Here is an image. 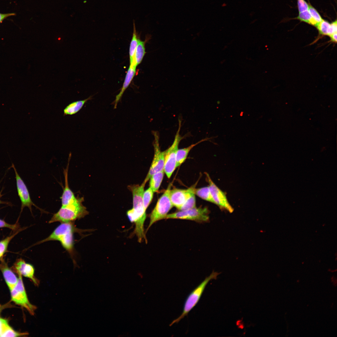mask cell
<instances>
[{
    "mask_svg": "<svg viewBox=\"0 0 337 337\" xmlns=\"http://www.w3.org/2000/svg\"><path fill=\"white\" fill-rule=\"evenodd\" d=\"M309 4L308 11L312 18L316 23L317 26L318 24L322 21L323 19L317 10L310 4Z\"/></svg>",
    "mask_w": 337,
    "mask_h": 337,
    "instance_id": "obj_28",
    "label": "cell"
},
{
    "mask_svg": "<svg viewBox=\"0 0 337 337\" xmlns=\"http://www.w3.org/2000/svg\"><path fill=\"white\" fill-rule=\"evenodd\" d=\"M15 14L14 13H0V23L7 17L11 16H14Z\"/></svg>",
    "mask_w": 337,
    "mask_h": 337,
    "instance_id": "obj_34",
    "label": "cell"
},
{
    "mask_svg": "<svg viewBox=\"0 0 337 337\" xmlns=\"http://www.w3.org/2000/svg\"><path fill=\"white\" fill-rule=\"evenodd\" d=\"M84 201L83 197H78L74 202L67 205L61 206L58 211L53 214L48 222H74L76 220L83 218L89 213L82 204Z\"/></svg>",
    "mask_w": 337,
    "mask_h": 337,
    "instance_id": "obj_2",
    "label": "cell"
},
{
    "mask_svg": "<svg viewBox=\"0 0 337 337\" xmlns=\"http://www.w3.org/2000/svg\"><path fill=\"white\" fill-rule=\"evenodd\" d=\"M27 335V333H20L17 332L9 326L4 332L1 337H17Z\"/></svg>",
    "mask_w": 337,
    "mask_h": 337,
    "instance_id": "obj_29",
    "label": "cell"
},
{
    "mask_svg": "<svg viewBox=\"0 0 337 337\" xmlns=\"http://www.w3.org/2000/svg\"><path fill=\"white\" fill-rule=\"evenodd\" d=\"M136 66L134 64L129 65L121 89L119 93L116 96L114 102V109L116 108L118 102L120 100L125 91L128 87L135 76Z\"/></svg>",
    "mask_w": 337,
    "mask_h": 337,
    "instance_id": "obj_16",
    "label": "cell"
},
{
    "mask_svg": "<svg viewBox=\"0 0 337 337\" xmlns=\"http://www.w3.org/2000/svg\"><path fill=\"white\" fill-rule=\"evenodd\" d=\"M164 171L163 170L153 174L150 178L149 186L154 192L158 191L163 180Z\"/></svg>",
    "mask_w": 337,
    "mask_h": 337,
    "instance_id": "obj_21",
    "label": "cell"
},
{
    "mask_svg": "<svg viewBox=\"0 0 337 337\" xmlns=\"http://www.w3.org/2000/svg\"><path fill=\"white\" fill-rule=\"evenodd\" d=\"M194 193L202 199L214 203L208 186L198 188H194Z\"/></svg>",
    "mask_w": 337,
    "mask_h": 337,
    "instance_id": "obj_22",
    "label": "cell"
},
{
    "mask_svg": "<svg viewBox=\"0 0 337 337\" xmlns=\"http://www.w3.org/2000/svg\"><path fill=\"white\" fill-rule=\"evenodd\" d=\"M0 269L2 273L6 282L11 291L17 283L18 277H17L3 260L1 261L0 262Z\"/></svg>",
    "mask_w": 337,
    "mask_h": 337,
    "instance_id": "obj_15",
    "label": "cell"
},
{
    "mask_svg": "<svg viewBox=\"0 0 337 337\" xmlns=\"http://www.w3.org/2000/svg\"><path fill=\"white\" fill-rule=\"evenodd\" d=\"M145 184L143 182L140 185L135 184L128 186L129 189L132 193L133 208L144 207L143 195Z\"/></svg>",
    "mask_w": 337,
    "mask_h": 337,
    "instance_id": "obj_14",
    "label": "cell"
},
{
    "mask_svg": "<svg viewBox=\"0 0 337 337\" xmlns=\"http://www.w3.org/2000/svg\"><path fill=\"white\" fill-rule=\"evenodd\" d=\"M297 4L299 13L308 10L309 4L305 0H297Z\"/></svg>",
    "mask_w": 337,
    "mask_h": 337,
    "instance_id": "obj_30",
    "label": "cell"
},
{
    "mask_svg": "<svg viewBox=\"0 0 337 337\" xmlns=\"http://www.w3.org/2000/svg\"><path fill=\"white\" fill-rule=\"evenodd\" d=\"M13 168L15 174L17 188L18 196L21 203V209L22 211L25 207H27L32 212V205L37 207L32 201L27 188L24 182L18 174L14 164Z\"/></svg>",
    "mask_w": 337,
    "mask_h": 337,
    "instance_id": "obj_10",
    "label": "cell"
},
{
    "mask_svg": "<svg viewBox=\"0 0 337 337\" xmlns=\"http://www.w3.org/2000/svg\"><path fill=\"white\" fill-rule=\"evenodd\" d=\"M85 2H86L85 1H84V3H85Z\"/></svg>",
    "mask_w": 337,
    "mask_h": 337,
    "instance_id": "obj_37",
    "label": "cell"
},
{
    "mask_svg": "<svg viewBox=\"0 0 337 337\" xmlns=\"http://www.w3.org/2000/svg\"><path fill=\"white\" fill-rule=\"evenodd\" d=\"M330 23L328 21L323 19L317 25L316 27L320 33L322 35H330Z\"/></svg>",
    "mask_w": 337,
    "mask_h": 337,
    "instance_id": "obj_24",
    "label": "cell"
},
{
    "mask_svg": "<svg viewBox=\"0 0 337 337\" xmlns=\"http://www.w3.org/2000/svg\"><path fill=\"white\" fill-rule=\"evenodd\" d=\"M19 231L16 232L14 234L0 241V255L2 256L7 250L8 245L11 240Z\"/></svg>",
    "mask_w": 337,
    "mask_h": 337,
    "instance_id": "obj_27",
    "label": "cell"
},
{
    "mask_svg": "<svg viewBox=\"0 0 337 337\" xmlns=\"http://www.w3.org/2000/svg\"><path fill=\"white\" fill-rule=\"evenodd\" d=\"M337 20L332 22L330 23V36L331 34L337 32Z\"/></svg>",
    "mask_w": 337,
    "mask_h": 337,
    "instance_id": "obj_33",
    "label": "cell"
},
{
    "mask_svg": "<svg viewBox=\"0 0 337 337\" xmlns=\"http://www.w3.org/2000/svg\"><path fill=\"white\" fill-rule=\"evenodd\" d=\"M193 187L187 189L174 188L170 189L169 197L173 207L179 210L189 195Z\"/></svg>",
    "mask_w": 337,
    "mask_h": 337,
    "instance_id": "obj_11",
    "label": "cell"
},
{
    "mask_svg": "<svg viewBox=\"0 0 337 337\" xmlns=\"http://www.w3.org/2000/svg\"><path fill=\"white\" fill-rule=\"evenodd\" d=\"M208 139H202L197 142L191 144L187 147L178 149L176 156V168L179 166L186 160L190 150L195 146L205 141Z\"/></svg>",
    "mask_w": 337,
    "mask_h": 337,
    "instance_id": "obj_17",
    "label": "cell"
},
{
    "mask_svg": "<svg viewBox=\"0 0 337 337\" xmlns=\"http://www.w3.org/2000/svg\"><path fill=\"white\" fill-rule=\"evenodd\" d=\"M337 32L334 33L330 36H329L331 39V40L334 42H337Z\"/></svg>",
    "mask_w": 337,
    "mask_h": 337,
    "instance_id": "obj_35",
    "label": "cell"
},
{
    "mask_svg": "<svg viewBox=\"0 0 337 337\" xmlns=\"http://www.w3.org/2000/svg\"><path fill=\"white\" fill-rule=\"evenodd\" d=\"M1 227H7L12 230H15L17 228V226L16 225L9 224L0 219V228Z\"/></svg>",
    "mask_w": 337,
    "mask_h": 337,
    "instance_id": "obj_32",
    "label": "cell"
},
{
    "mask_svg": "<svg viewBox=\"0 0 337 337\" xmlns=\"http://www.w3.org/2000/svg\"><path fill=\"white\" fill-rule=\"evenodd\" d=\"M14 267L18 275L30 279L37 286L39 285V281L34 276L35 269L32 265L26 263L24 260L20 259L15 263Z\"/></svg>",
    "mask_w": 337,
    "mask_h": 337,
    "instance_id": "obj_12",
    "label": "cell"
},
{
    "mask_svg": "<svg viewBox=\"0 0 337 337\" xmlns=\"http://www.w3.org/2000/svg\"><path fill=\"white\" fill-rule=\"evenodd\" d=\"M194 188H193L189 195L179 211L186 210L196 207V199L194 193Z\"/></svg>",
    "mask_w": 337,
    "mask_h": 337,
    "instance_id": "obj_23",
    "label": "cell"
},
{
    "mask_svg": "<svg viewBox=\"0 0 337 337\" xmlns=\"http://www.w3.org/2000/svg\"><path fill=\"white\" fill-rule=\"evenodd\" d=\"M10 291L12 300L16 304L26 309L32 315H33L37 307L29 301L22 280V276L18 275V282Z\"/></svg>",
    "mask_w": 337,
    "mask_h": 337,
    "instance_id": "obj_7",
    "label": "cell"
},
{
    "mask_svg": "<svg viewBox=\"0 0 337 337\" xmlns=\"http://www.w3.org/2000/svg\"><path fill=\"white\" fill-rule=\"evenodd\" d=\"M9 326L7 320L0 318V337H1L4 332Z\"/></svg>",
    "mask_w": 337,
    "mask_h": 337,
    "instance_id": "obj_31",
    "label": "cell"
},
{
    "mask_svg": "<svg viewBox=\"0 0 337 337\" xmlns=\"http://www.w3.org/2000/svg\"><path fill=\"white\" fill-rule=\"evenodd\" d=\"M171 185L168 186L164 193L158 200L150 216L149 223L146 232L156 222L165 219L168 212L173 207L169 197Z\"/></svg>",
    "mask_w": 337,
    "mask_h": 337,
    "instance_id": "obj_4",
    "label": "cell"
},
{
    "mask_svg": "<svg viewBox=\"0 0 337 337\" xmlns=\"http://www.w3.org/2000/svg\"><path fill=\"white\" fill-rule=\"evenodd\" d=\"M154 193L150 187L144 192L143 195V203L144 208L146 210L152 201Z\"/></svg>",
    "mask_w": 337,
    "mask_h": 337,
    "instance_id": "obj_26",
    "label": "cell"
},
{
    "mask_svg": "<svg viewBox=\"0 0 337 337\" xmlns=\"http://www.w3.org/2000/svg\"><path fill=\"white\" fill-rule=\"evenodd\" d=\"M178 127L171 146L165 151L164 171L167 176L170 178L176 168L177 153L178 146L183 137L180 134L181 121L179 120Z\"/></svg>",
    "mask_w": 337,
    "mask_h": 337,
    "instance_id": "obj_5",
    "label": "cell"
},
{
    "mask_svg": "<svg viewBox=\"0 0 337 337\" xmlns=\"http://www.w3.org/2000/svg\"><path fill=\"white\" fill-rule=\"evenodd\" d=\"M1 202V200H0V203Z\"/></svg>",
    "mask_w": 337,
    "mask_h": 337,
    "instance_id": "obj_39",
    "label": "cell"
},
{
    "mask_svg": "<svg viewBox=\"0 0 337 337\" xmlns=\"http://www.w3.org/2000/svg\"><path fill=\"white\" fill-rule=\"evenodd\" d=\"M296 18L316 27L317 26V24L312 18L308 10L299 12Z\"/></svg>",
    "mask_w": 337,
    "mask_h": 337,
    "instance_id": "obj_25",
    "label": "cell"
},
{
    "mask_svg": "<svg viewBox=\"0 0 337 337\" xmlns=\"http://www.w3.org/2000/svg\"><path fill=\"white\" fill-rule=\"evenodd\" d=\"M85 231L76 227L74 222H62L48 237L38 242L36 244L51 241H58L69 254L74 262V234L76 232L81 233Z\"/></svg>",
    "mask_w": 337,
    "mask_h": 337,
    "instance_id": "obj_1",
    "label": "cell"
},
{
    "mask_svg": "<svg viewBox=\"0 0 337 337\" xmlns=\"http://www.w3.org/2000/svg\"><path fill=\"white\" fill-rule=\"evenodd\" d=\"M219 274V273L212 272L190 293L185 301L182 313L178 318L172 321L169 326L178 323L185 316L187 315L188 313L198 303L208 282L211 280L216 279Z\"/></svg>",
    "mask_w": 337,
    "mask_h": 337,
    "instance_id": "obj_3",
    "label": "cell"
},
{
    "mask_svg": "<svg viewBox=\"0 0 337 337\" xmlns=\"http://www.w3.org/2000/svg\"><path fill=\"white\" fill-rule=\"evenodd\" d=\"M71 155H69L68 163L66 168L63 170L65 177V185L61 197V206H65L74 202L76 199L74 193L70 188L68 182V171Z\"/></svg>",
    "mask_w": 337,
    "mask_h": 337,
    "instance_id": "obj_13",
    "label": "cell"
},
{
    "mask_svg": "<svg viewBox=\"0 0 337 337\" xmlns=\"http://www.w3.org/2000/svg\"><path fill=\"white\" fill-rule=\"evenodd\" d=\"M1 256H1L0 255V257H1Z\"/></svg>",
    "mask_w": 337,
    "mask_h": 337,
    "instance_id": "obj_38",
    "label": "cell"
},
{
    "mask_svg": "<svg viewBox=\"0 0 337 337\" xmlns=\"http://www.w3.org/2000/svg\"><path fill=\"white\" fill-rule=\"evenodd\" d=\"M2 309V307L0 306V313Z\"/></svg>",
    "mask_w": 337,
    "mask_h": 337,
    "instance_id": "obj_36",
    "label": "cell"
},
{
    "mask_svg": "<svg viewBox=\"0 0 337 337\" xmlns=\"http://www.w3.org/2000/svg\"><path fill=\"white\" fill-rule=\"evenodd\" d=\"M138 39L135 24L134 21L133 32L132 38L130 44L129 49L130 65L135 64L136 66L135 59V55L138 44Z\"/></svg>",
    "mask_w": 337,
    "mask_h": 337,
    "instance_id": "obj_20",
    "label": "cell"
},
{
    "mask_svg": "<svg viewBox=\"0 0 337 337\" xmlns=\"http://www.w3.org/2000/svg\"><path fill=\"white\" fill-rule=\"evenodd\" d=\"M150 36H148L144 41H141L139 38L138 39V44L135 55V59L137 66L141 63L146 53L145 44L150 39Z\"/></svg>",
    "mask_w": 337,
    "mask_h": 337,
    "instance_id": "obj_19",
    "label": "cell"
},
{
    "mask_svg": "<svg viewBox=\"0 0 337 337\" xmlns=\"http://www.w3.org/2000/svg\"><path fill=\"white\" fill-rule=\"evenodd\" d=\"M209 211L207 207H196L168 214L165 219H180L193 221L197 222H207L209 219Z\"/></svg>",
    "mask_w": 337,
    "mask_h": 337,
    "instance_id": "obj_6",
    "label": "cell"
},
{
    "mask_svg": "<svg viewBox=\"0 0 337 337\" xmlns=\"http://www.w3.org/2000/svg\"><path fill=\"white\" fill-rule=\"evenodd\" d=\"M154 137L153 146L154 154L153 160L148 173L144 182L146 183L150 177L154 173L164 170L165 159V151H161L159 145V134L158 132H153Z\"/></svg>",
    "mask_w": 337,
    "mask_h": 337,
    "instance_id": "obj_8",
    "label": "cell"
},
{
    "mask_svg": "<svg viewBox=\"0 0 337 337\" xmlns=\"http://www.w3.org/2000/svg\"><path fill=\"white\" fill-rule=\"evenodd\" d=\"M205 173L214 203L220 208L232 212L234 209L228 201L225 193L215 184L208 173Z\"/></svg>",
    "mask_w": 337,
    "mask_h": 337,
    "instance_id": "obj_9",
    "label": "cell"
},
{
    "mask_svg": "<svg viewBox=\"0 0 337 337\" xmlns=\"http://www.w3.org/2000/svg\"><path fill=\"white\" fill-rule=\"evenodd\" d=\"M92 97L90 96L84 100L77 101L71 103L64 109V115H71L76 114L82 108L88 100L91 99Z\"/></svg>",
    "mask_w": 337,
    "mask_h": 337,
    "instance_id": "obj_18",
    "label": "cell"
}]
</instances>
